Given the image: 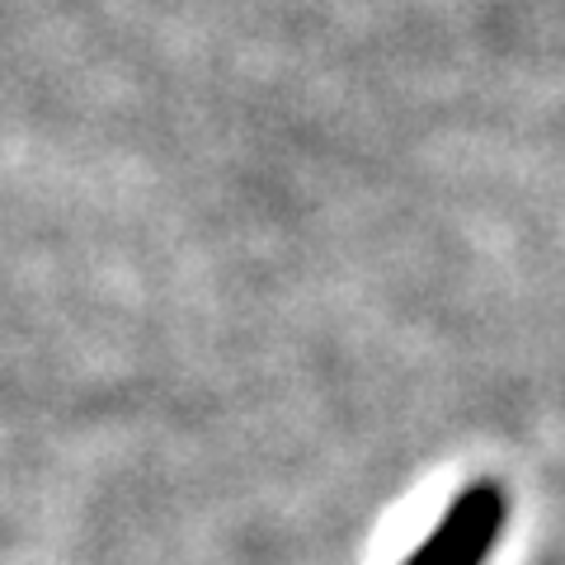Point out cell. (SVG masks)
Wrapping results in <instances>:
<instances>
[{"instance_id":"1","label":"cell","mask_w":565,"mask_h":565,"mask_svg":"<svg viewBox=\"0 0 565 565\" xmlns=\"http://www.w3.org/2000/svg\"><path fill=\"white\" fill-rule=\"evenodd\" d=\"M509 523V494L494 476H481L457 490V500L438 514L434 533L424 537L401 565H486L500 546Z\"/></svg>"}]
</instances>
